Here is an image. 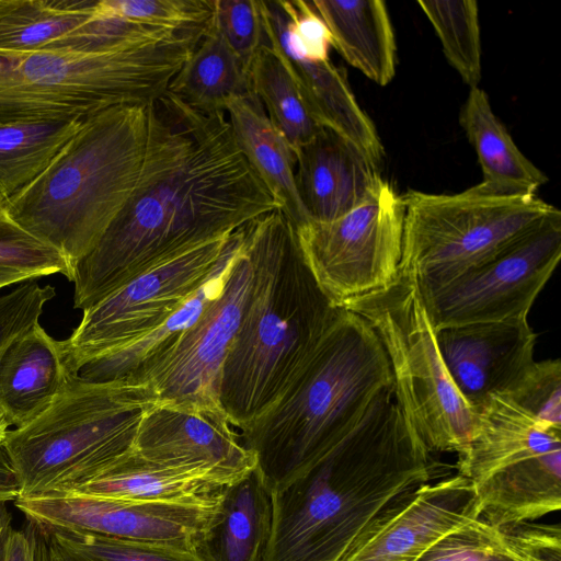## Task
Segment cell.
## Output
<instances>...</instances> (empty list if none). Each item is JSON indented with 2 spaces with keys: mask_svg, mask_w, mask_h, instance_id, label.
Listing matches in <instances>:
<instances>
[{
  "mask_svg": "<svg viewBox=\"0 0 561 561\" xmlns=\"http://www.w3.org/2000/svg\"><path fill=\"white\" fill-rule=\"evenodd\" d=\"M96 0H0V51H103L158 43L162 32L95 11Z\"/></svg>",
  "mask_w": 561,
  "mask_h": 561,
  "instance_id": "16",
  "label": "cell"
},
{
  "mask_svg": "<svg viewBox=\"0 0 561 561\" xmlns=\"http://www.w3.org/2000/svg\"><path fill=\"white\" fill-rule=\"evenodd\" d=\"M480 514L468 478L458 473L424 483L382 511L342 561H416L443 536Z\"/></svg>",
  "mask_w": 561,
  "mask_h": 561,
  "instance_id": "15",
  "label": "cell"
},
{
  "mask_svg": "<svg viewBox=\"0 0 561 561\" xmlns=\"http://www.w3.org/2000/svg\"><path fill=\"white\" fill-rule=\"evenodd\" d=\"M19 494L16 477L2 451L0 454V502L15 501Z\"/></svg>",
  "mask_w": 561,
  "mask_h": 561,
  "instance_id": "43",
  "label": "cell"
},
{
  "mask_svg": "<svg viewBox=\"0 0 561 561\" xmlns=\"http://www.w3.org/2000/svg\"><path fill=\"white\" fill-rule=\"evenodd\" d=\"M242 234L253 279L219 392L240 435L283 398L340 311L319 287L280 209L245 224Z\"/></svg>",
  "mask_w": 561,
  "mask_h": 561,
  "instance_id": "3",
  "label": "cell"
},
{
  "mask_svg": "<svg viewBox=\"0 0 561 561\" xmlns=\"http://www.w3.org/2000/svg\"><path fill=\"white\" fill-rule=\"evenodd\" d=\"M234 140L247 161L295 227L309 221L295 182V153L252 92L225 107Z\"/></svg>",
  "mask_w": 561,
  "mask_h": 561,
  "instance_id": "25",
  "label": "cell"
},
{
  "mask_svg": "<svg viewBox=\"0 0 561 561\" xmlns=\"http://www.w3.org/2000/svg\"><path fill=\"white\" fill-rule=\"evenodd\" d=\"M0 266L20 270L33 278L62 274L71 282L72 270L57 250L24 230L12 217L8 198L0 194Z\"/></svg>",
  "mask_w": 561,
  "mask_h": 561,
  "instance_id": "37",
  "label": "cell"
},
{
  "mask_svg": "<svg viewBox=\"0 0 561 561\" xmlns=\"http://www.w3.org/2000/svg\"><path fill=\"white\" fill-rule=\"evenodd\" d=\"M403 217L401 195L386 182L377 196L335 220L295 227L309 270L335 307L380 290L396 278Z\"/></svg>",
  "mask_w": 561,
  "mask_h": 561,
  "instance_id": "11",
  "label": "cell"
},
{
  "mask_svg": "<svg viewBox=\"0 0 561 561\" xmlns=\"http://www.w3.org/2000/svg\"><path fill=\"white\" fill-rule=\"evenodd\" d=\"M273 519L272 494L254 469L221 486L192 543L201 561H264Z\"/></svg>",
  "mask_w": 561,
  "mask_h": 561,
  "instance_id": "21",
  "label": "cell"
},
{
  "mask_svg": "<svg viewBox=\"0 0 561 561\" xmlns=\"http://www.w3.org/2000/svg\"><path fill=\"white\" fill-rule=\"evenodd\" d=\"M340 308L360 316L378 335L396 401L426 448L459 454L477 430L478 414L445 367L413 272L399 267L387 287Z\"/></svg>",
  "mask_w": 561,
  "mask_h": 561,
  "instance_id": "8",
  "label": "cell"
},
{
  "mask_svg": "<svg viewBox=\"0 0 561 561\" xmlns=\"http://www.w3.org/2000/svg\"><path fill=\"white\" fill-rule=\"evenodd\" d=\"M136 186L98 244L73 267L85 310L157 262L280 209L239 149L227 115L165 91L146 105Z\"/></svg>",
  "mask_w": 561,
  "mask_h": 561,
  "instance_id": "1",
  "label": "cell"
},
{
  "mask_svg": "<svg viewBox=\"0 0 561 561\" xmlns=\"http://www.w3.org/2000/svg\"><path fill=\"white\" fill-rule=\"evenodd\" d=\"M232 233L157 262L83 310L81 322L65 340L77 374L163 324L204 284Z\"/></svg>",
  "mask_w": 561,
  "mask_h": 561,
  "instance_id": "10",
  "label": "cell"
},
{
  "mask_svg": "<svg viewBox=\"0 0 561 561\" xmlns=\"http://www.w3.org/2000/svg\"><path fill=\"white\" fill-rule=\"evenodd\" d=\"M515 403L550 427L561 430V362H535L506 393Z\"/></svg>",
  "mask_w": 561,
  "mask_h": 561,
  "instance_id": "39",
  "label": "cell"
},
{
  "mask_svg": "<svg viewBox=\"0 0 561 561\" xmlns=\"http://www.w3.org/2000/svg\"><path fill=\"white\" fill-rule=\"evenodd\" d=\"M26 520L53 528L190 549L216 503V492L197 501L137 502L73 492L18 497Z\"/></svg>",
  "mask_w": 561,
  "mask_h": 561,
  "instance_id": "14",
  "label": "cell"
},
{
  "mask_svg": "<svg viewBox=\"0 0 561 561\" xmlns=\"http://www.w3.org/2000/svg\"><path fill=\"white\" fill-rule=\"evenodd\" d=\"M416 561H530L503 526L481 517L443 536Z\"/></svg>",
  "mask_w": 561,
  "mask_h": 561,
  "instance_id": "35",
  "label": "cell"
},
{
  "mask_svg": "<svg viewBox=\"0 0 561 561\" xmlns=\"http://www.w3.org/2000/svg\"><path fill=\"white\" fill-rule=\"evenodd\" d=\"M156 404L145 383L72 375L42 414L7 433L2 451L19 497L71 491L135 451L141 422Z\"/></svg>",
  "mask_w": 561,
  "mask_h": 561,
  "instance_id": "7",
  "label": "cell"
},
{
  "mask_svg": "<svg viewBox=\"0 0 561 561\" xmlns=\"http://www.w3.org/2000/svg\"><path fill=\"white\" fill-rule=\"evenodd\" d=\"M167 91L207 113H225L229 101L251 91L247 68L213 18Z\"/></svg>",
  "mask_w": 561,
  "mask_h": 561,
  "instance_id": "30",
  "label": "cell"
},
{
  "mask_svg": "<svg viewBox=\"0 0 561 561\" xmlns=\"http://www.w3.org/2000/svg\"><path fill=\"white\" fill-rule=\"evenodd\" d=\"M5 561H34L30 536L24 528H13L5 548Z\"/></svg>",
  "mask_w": 561,
  "mask_h": 561,
  "instance_id": "42",
  "label": "cell"
},
{
  "mask_svg": "<svg viewBox=\"0 0 561 561\" xmlns=\"http://www.w3.org/2000/svg\"><path fill=\"white\" fill-rule=\"evenodd\" d=\"M55 295L53 286H41L36 278L0 295V356L15 337L38 321Z\"/></svg>",
  "mask_w": 561,
  "mask_h": 561,
  "instance_id": "40",
  "label": "cell"
},
{
  "mask_svg": "<svg viewBox=\"0 0 561 561\" xmlns=\"http://www.w3.org/2000/svg\"><path fill=\"white\" fill-rule=\"evenodd\" d=\"M135 450L159 465L201 471L219 486L256 467L254 455L222 411L156 404L141 422Z\"/></svg>",
  "mask_w": 561,
  "mask_h": 561,
  "instance_id": "17",
  "label": "cell"
},
{
  "mask_svg": "<svg viewBox=\"0 0 561 561\" xmlns=\"http://www.w3.org/2000/svg\"><path fill=\"white\" fill-rule=\"evenodd\" d=\"M43 527L31 534L34 561H201L182 547Z\"/></svg>",
  "mask_w": 561,
  "mask_h": 561,
  "instance_id": "33",
  "label": "cell"
},
{
  "mask_svg": "<svg viewBox=\"0 0 561 561\" xmlns=\"http://www.w3.org/2000/svg\"><path fill=\"white\" fill-rule=\"evenodd\" d=\"M459 123L482 171L477 186L496 195H536L547 175L526 158L494 114L484 90L470 88Z\"/></svg>",
  "mask_w": 561,
  "mask_h": 561,
  "instance_id": "26",
  "label": "cell"
},
{
  "mask_svg": "<svg viewBox=\"0 0 561 561\" xmlns=\"http://www.w3.org/2000/svg\"><path fill=\"white\" fill-rule=\"evenodd\" d=\"M536 337L527 318L435 330L450 379L477 414L493 394L508 393L530 369Z\"/></svg>",
  "mask_w": 561,
  "mask_h": 561,
  "instance_id": "18",
  "label": "cell"
},
{
  "mask_svg": "<svg viewBox=\"0 0 561 561\" xmlns=\"http://www.w3.org/2000/svg\"><path fill=\"white\" fill-rule=\"evenodd\" d=\"M9 422L3 413V411L0 409V454L2 453L3 443L7 437Z\"/></svg>",
  "mask_w": 561,
  "mask_h": 561,
  "instance_id": "46",
  "label": "cell"
},
{
  "mask_svg": "<svg viewBox=\"0 0 561 561\" xmlns=\"http://www.w3.org/2000/svg\"><path fill=\"white\" fill-rule=\"evenodd\" d=\"M554 449H561L560 428L545 425L507 394H493L458 454V473L474 484L508 463Z\"/></svg>",
  "mask_w": 561,
  "mask_h": 561,
  "instance_id": "22",
  "label": "cell"
},
{
  "mask_svg": "<svg viewBox=\"0 0 561 561\" xmlns=\"http://www.w3.org/2000/svg\"><path fill=\"white\" fill-rule=\"evenodd\" d=\"M392 383L385 348L358 314L340 311L283 398L240 435L271 493L302 476L360 421Z\"/></svg>",
  "mask_w": 561,
  "mask_h": 561,
  "instance_id": "4",
  "label": "cell"
},
{
  "mask_svg": "<svg viewBox=\"0 0 561 561\" xmlns=\"http://www.w3.org/2000/svg\"><path fill=\"white\" fill-rule=\"evenodd\" d=\"M146 137V105L110 107L84 118L46 169L8 198L13 219L73 271L129 199Z\"/></svg>",
  "mask_w": 561,
  "mask_h": 561,
  "instance_id": "5",
  "label": "cell"
},
{
  "mask_svg": "<svg viewBox=\"0 0 561 561\" xmlns=\"http://www.w3.org/2000/svg\"><path fill=\"white\" fill-rule=\"evenodd\" d=\"M560 257L557 209L488 261L420 293L433 329L527 318Z\"/></svg>",
  "mask_w": 561,
  "mask_h": 561,
  "instance_id": "12",
  "label": "cell"
},
{
  "mask_svg": "<svg viewBox=\"0 0 561 561\" xmlns=\"http://www.w3.org/2000/svg\"><path fill=\"white\" fill-rule=\"evenodd\" d=\"M76 374L65 340L50 336L39 321L32 324L0 356V409L9 425L36 419Z\"/></svg>",
  "mask_w": 561,
  "mask_h": 561,
  "instance_id": "20",
  "label": "cell"
},
{
  "mask_svg": "<svg viewBox=\"0 0 561 561\" xmlns=\"http://www.w3.org/2000/svg\"><path fill=\"white\" fill-rule=\"evenodd\" d=\"M84 118L0 125V194L7 198L35 180Z\"/></svg>",
  "mask_w": 561,
  "mask_h": 561,
  "instance_id": "32",
  "label": "cell"
},
{
  "mask_svg": "<svg viewBox=\"0 0 561 561\" xmlns=\"http://www.w3.org/2000/svg\"><path fill=\"white\" fill-rule=\"evenodd\" d=\"M253 265L242 227L238 251L219 295L186 330L172 352L140 383L157 404L222 411L219 401L224 364L236 337L252 286Z\"/></svg>",
  "mask_w": 561,
  "mask_h": 561,
  "instance_id": "13",
  "label": "cell"
},
{
  "mask_svg": "<svg viewBox=\"0 0 561 561\" xmlns=\"http://www.w3.org/2000/svg\"><path fill=\"white\" fill-rule=\"evenodd\" d=\"M512 541L530 561H561L559 525H537L528 522L503 526Z\"/></svg>",
  "mask_w": 561,
  "mask_h": 561,
  "instance_id": "41",
  "label": "cell"
},
{
  "mask_svg": "<svg viewBox=\"0 0 561 561\" xmlns=\"http://www.w3.org/2000/svg\"><path fill=\"white\" fill-rule=\"evenodd\" d=\"M332 46L354 68L379 85L396 75V39L381 0H313Z\"/></svg>",
  "mask_w": 561,
  "mask_h": 561,
  "instance_id": "27",
  "label": "cell"
},
{
  "mask_svg": "<svg viewBox=\"0 0 561 561\" xmlns=\"http://www.w3.org/2000/svg\"><path fill=\"white\" fill-rule=\"evenodd\" d=\"M400 268L420 293L436 289L488 261L558 208L537 195H496L477 185L456 194L409 190Z\"/></svg>",
  "mask_w": 561,
  "mask_h": 561,
  "instance_id": "9",
  "label": "cell"
},
{
  "mask_svg": "<svg viewBox=\"0 0 561 561\" xmlns=\"http://www.w3.org/2000/svg\"><path fill=\"white\" fill-rule=\"evenodd\" d=\"M214 22L247 70L268 43L262 0H214Z\"/></svg>",
  "mask_w": 561,
  "mask_h": 561,
  "instance_id": "38",
  "label": "cell"
},
{
  "mask_svg": "<svg viewBox=\"0 0 561 561\" xmlns=\"http://www.w3.org/2000/svg\"><path fill=\"white\" fill-rule=\"evenodd\" d=\"M95 11L136 25L186 32L208 25L214 0H96Z\"/></svg>",
  "mask_w": 561,
  "mask_h": 561,
  "instance_id": "36",
  "label": "cell"
},
{
  "mask_svg": "<svg viewBox=\"0 0 561 561\" xmlns=\"http://www.w3.org/2000/svg\"><path fill=\"white\" fill-rule=\"evenodd\" d=\"M284 54L316 121L346 138L378 167L383 158V147L371 119L357 103L344 72L330 59L310 60Z\"/></svg>",
  "mask_w": 561,
  "mask_h": 561,
  "instance_id": "28",
  "label": "cell"
},
{
  "mask_svg": "<svg viewBox=\"0 0 561 561\" xmlns=\"http://www.w3.org/2000/svg\"><path fill=\"white\" fill-rule=\"evenodd\" d=\"M480 517L496 526L534 520L561 507V449L508 463L473 484Z\"/></svg>",
  "mask_w": 561,
  "mask_h": 561,
  "instance_id": "24",
  "label": "cell"
},
{
  "mask_svg": "<svg viewBox=\"0 0 561 561\" xmlns=\"http://www.w3.org/2000/svg\"><path fill=\"white\" fill-rule=\"evenodd\" d=\"M295 182L309 220H335L379 194L377 165L355 145L323 127L295 151Z\"/></svg>",
  "mask_w": 561,
  "mask_h": 561,
  "instance_id": "19",
  "label": "cell"
},
{
  "mask_svg": "<svg viewBox=\"0 0 561 561\" xmlns=\"http://www.w3.org/2000/svg\"><path fill=\"white\" fill-rule=\"evenodd\" d=\"M205 30L103 51H0V125L147 105L165 93Z\"/></svg>",
  "mask_w": 561,
  "mask_h": 561,
  "instance_id": "6",
  "label": "cell"
},
{
  "mask_svg": "<svg viewBox=\"0 0 561 561\" xmlns=\"http://www.w3.org/2000/svg\"><path fill=\"white\" fill-rule=\"evenodd\" d=\"M220 488L201 471L159 465L135 450L68 492L137 502L178 503L202 500Z\"/></svg>",
  "mask_w": 561,
  "mask_h": 561,
  "instance_id": "29",
  "label": "cell"
},
{
  "mask_svg": "<svg viewBox=\"0 0 561 561\" xmlns=\"http://www.w3.org/2000/svg\"><path fill=\"white\" fill-rule=\"evenodd\" d=\"M33 279V277L20 270L0 266V290L13 284H21L25 280Z\"/></svg>",
  "mask_w": 561,
  "mask_h": 561,
  "instance_id": "45",
  "label": "cell"
},
{
  "mask_svg": "<svg viewBox=\"0 0 561 561\" xmlns=\"http://www.w3.org/2000/svg\"><path fill=\"white\" fill-rule=\"evenodd\" d=\"M12 529V514L7 502H0V561H5L7 542Z\"/></svg>",
  "mask_w": 561,
  "mask_h": 561,
  "instance_id": "44",
  "label": "cell"
},
{
  "mask_svg": "<svg viewBox=\"0 0 561 561\" xmlns=\"http://www.w3.org/2000/svg\"><path fill=\"white\" fill-rule=\"evenodd\" d=\"M265 28L268 43L249 67L250 88L295 153L323 127L316 121L288 58L266 24Z\"/></svg>",
  "mask_w": 561,
  "mask_h": 561,
  "instance_id": "31",
  "label": "cell"
},
{
  "mask_svg": "<svg viewBox=\"0 0 561 561\" xmlns=\"http://www.w3.org/2000/svg\"><path fill=\"white\" fill-rule=\"evenodd\" d=\"M240 242L237 229L204 284L160 327L139 341L81 367L78 376L90 381L129 379L140 382L176 346L186 330L219 295Z\"/></svg>",
  "mask_w": 561,
  "mask_h": 561,
  "instance_id": "23",
  "label": "cell"
},
{
  "mask_svg": "<svg viewBox=\"0 0 561 561\" xmlns=\"http://www.w3.org/2000/svg\"><path fill=\"white\" fill-rule=\"evenodd\" d=\"M447 61L470 88L481 80V36L474 0H420Z\"/></svg>",
  "mask_w": 561,
  "mask_h": 561,
  "instance_id": "34",
  "label": "cell"
},
{
  "mask_svg": "<svg viewBox=\"0 0 561 561\" xmlns=\"http://www.w3.org/2000/svg\"><path fill=\"white\" fill-rule=\"evenodd\" d=\"M430 453L388 385L337 445L271 493L264 561H342L382 511L431 480Z\"/></svg>",
  "mask_w": 561,
  "mask_h": 561,
  "instance_id": "2",
  "label": "cell"
}]
</instances>
